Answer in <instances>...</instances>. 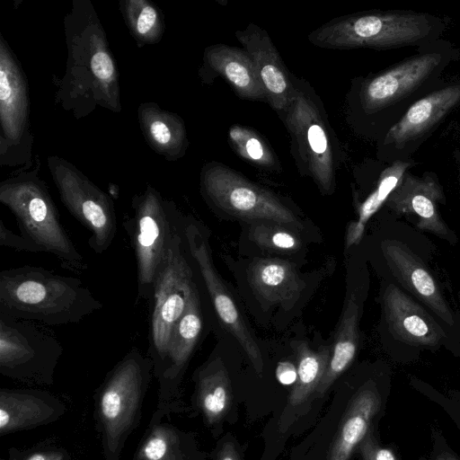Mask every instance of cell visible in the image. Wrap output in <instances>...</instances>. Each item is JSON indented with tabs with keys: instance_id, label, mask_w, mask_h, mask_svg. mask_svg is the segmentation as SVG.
<instances>
[{
	"instance_id": "cell-8",
	"label": "cell",
	"mask_w": 460,
	"mask_h": 460,
	"mask_svg": "<svg viewBox=\"0 0 460 460\" xmlns=\"http://www.w3.org/2000/svg\"><path fill=\"white\" fill-rule=\"evenodd\" d=\"M295 94L282 113L290 133L298 168L319 189L331 194L335 189L337 145L318 97L293 77Z\"/></svg>"
},
{
	"instance_id": "cell-13",
	"label": "cell",
	"mask_w": 460,
	"mask_h": 460,
	"mask_svg": "<svg viewBox=\"0 0 460 460\" xmlns=\"http://www.w3.org/2000/svg\"><path fill=\"white\" fill-rule=\"evenodd\" d=\"M180 233L186 255L198 270L217 317L242 346L258 374L263 369L262 356L234 298L219 278L211 259L208 235L200 225L180 217Z\"/></svg>"
},
{
	"instance_id": "cell-14",
	"label": "cell",
	"mask_w": 460,
	"mask_h": 460,
	"mask_svg": "<svg viewBox=\"0 0 460 460\" xmlns=\"http://www.w3.org/2000/svg\"><path fill=\"white\" fill-rule=\"evenodd\" d=\"M460 105V79L447 82L414 102L382 137L388 164L412 159L432 132Z\"/></svg>"
},
{
	"instance_id": "cell-19",
	"label": "cell",
	"mask_w": 460,
	"mask_h": 460,
	"mask_svg": "<svg viewBox=\"0 0 460 460\" xmlns=\"http://www.w3.org/2000/svg\"><path fill=\"white\" fill-rule=\"evenodd\" d=\"M200 75L204 81L222 76L242 99L267 102L255 64L244 49L218 43L205 49Z\"/></svg>"
},
{
	"instance_id": "cell-23",
	"label": "cell",
	"mask_w": 460,
	"mask_h": 460,
	"mask_svg": "<svg viewBox=\"0 0 460 460\" xmlns=\"http://www.w3.org/2000/svg\"><path fill=\"white\" fill-rule=\"evenodd\" d=\"M138 120L149 146L166 160L181 158L189 141L183 120L175 113L161 109L153 102H143L138 108Z\"/></svg>"
},
{
	"instance_id": "cell-31",
	"label": "cell",
	"mask_w": 460,
	"mask_h": 460,
	"mask_svg": "<svg viewBox=\"0 0 460 460\" xmlns=\"http://www.w3.org/2000/svg\"><path fill=\"white\" fill-rule=\"evenodd\" d=\"M411 159L396 161L385 168L377 184L370 195L358 208V222L366 226L369 218L385 203L390 194L396 189L404 173L415 166Z\"/></svg>"
},
{
	"instance_id": "cell-5",
	"label": "cell",
	"mask_w": 460,
	"mask_h": 460,
	"mask_svg": "<svg viewBox=\"0 0 460 460\" xmlns=\"http://www.w3.org/2000/svg\"><path fill=\"white\" fill-rule=\"evenodd\" d=\"M0 202L16 218L21 235L39 252L54 255L64 268L78 273L87 268L60 221L46 183L35 172L19 173L3 181Z\"/></svg>"
},
{
	"instance_id": "cell-29",
	"label": "cell",
	"mask_w": 460,
	"mask_h": 460,
	"mask_svg": "<svg viewBox=\"0 0 460 460\" xmlns=\"http://www.w3.org/2000/svg\"><path fill=\"white\" fill-rule=\"evenodd\" d=\"M119 9L135 40L141 44L160 41L164 32V22L160 10L146 0H123Z\"/></svg>"
},
{
	"instance_id": "cell-21",
	"label": "cell",
	"mask_w": 460,
	"mask_h": 460,
	"mask_svg": "<svg viewBox=\"0 0 460 460\" xmlns=\"http://www.w3.org/2000/svg\"><path fill=\"white\" fill-rule=\"evenodd\" d=\"M383 302L390 331L398 340L411 345L434 347L445 338L434 319L396 286H387Z\"/></svg>"
},
{
	"instance_id": "cell-28",
	"label": "cell",
	"mask_w": 460,
	"mask_h": 460,
	"mask_svg": "<svg viewBox=\"0 0 460 460\" xmlns=\"http://www.w3.org/2000/svg\"><path fill=\"white\" fill-rule=\"evenodd\" d=\"M47 394L38 391L2 390L0 408V429L11 431L18 428L37 425L50 420L52 413L44 412L43 406L49 405L41 399Z\"/></svg>"
},
{
	"instance_id": "cell-11",
	"label": "cell",
	"mask_w": 460,
	"mask_h": 460,
	"mask_svg": "<svg viewBox=\"0 0 460 460\" xmlns=\"http://www.w3.org/2000/svg\"><path fill=\"white\" fill-rule=\"evenodd\" d=\"M200 186L205 198L227 214L301 227L300 219L276 195L221 163L204 165Z\"/></svg>"
},
{
	"instance_id": "cell-27",
	"label": "cell",
	"mask_w": 460,
	"mask_h": 460,
	"mask_svg": "<svg viewBox=\"0 0 460 460\" xmlns=\"http://www.w3.org/2000/svg\"><path fill=\"white\" fill-rule=\"evenodd\" d=\"M197 403L206 421L212 425L226 414L232 400L226 368L218 358L203 366L196 374Z\"/></svg>"
},
{
	"instance_id": "cell-32",
	"label": "cell",
	"mask_w": 460,
	"mask_h": 460,
	"mask_svg": "<svg viewBox=\"0 0 460 460\" xmlns=\"http://www.w3.org/2000/svg\"><path fill=\"white\" fill-rule=\"evenodd\" d=\"M182 438L178 430L167 426L155 428L145 440L142 460H185Z\"/></svg>"
},
{
	"instance_id": "cell-22",
	"label": "cell",
	"mask_w": 460,
	"mask_h": 460,
	"mask_svg": "<svg viewBox=\"0 0 460 460\" xmlns=\"http://www.w3.org/2000/svg\"><path fill=\"white\" fill-rule=\"evenodd\" d=\"M297 378L277 422V438H284L296 420L316 396V390L331 358L329 347L311 349L305 342L296 348Z\"/></svg>"
},
{
	"instance_id": "cell-17",
	"label": "cell",
	"mask_w": 460,
	"mask_h": 460,
	"mask_svg": "<svg viewBox=\"0 0 460 460\" xmlns=\"http://www.w3.org/2000/svg\"><path fill=\"white\" fill-rule=\"evenodd\" d=\"M234 35L255 64L267 102L282 114L294 97L295 84L270 35L252 22Z\"/></svg>"
},
{
	"instance_id": "cell-40",
	"label": "cell",
	"mask_w": 460,
	"mask_h": 460,
	"mask_svg": "<svg viewBox=\"0 0 460 460\" xmlns=\"http://www.w3.org/2000/svg\"><path fill=\"white\" fill-rule=\"evenodd\" d=\"M436 460H457V459L451 454L445 452V453L438 455L437 456Z\"/></svg>"
},
{
	"instance_id": "cell-36",
	"label": "cell",
	"mask_w": 460,
	"mask_h": 460,
	"mask_svg": "<svg viewBox=\"0 0 460 460\" xmlns=\"http://www.w3.org/2000/svg\"><path fill=\"white\" fill-rule=\"evenodd\" d=\"M276 374L277 378L281 384L291 385L296 381L297 368L292 363L284 361L278 365Z\"/></svg>"
},
{
	"instance_id": "cell-26",
	"label": "cell",
	"mask_w": 460,
	"mask_h": 460,
	"mask_svg": "<svg viewBox=\"0 0 460 460\" xmlns=\"http://www.w3.org/2000/svg\"><path fill=\"white\" fill-rule=\"evenodd\" d=\"M358 344V305L351 295L347 299L340 323L332 353L326 370L316 390V396L323 395L333 382L349 367Z\"/></svg>"
},
{
	"instance_id": "cell-35",
	"label": "cell",
	"mask_w": 460,
	"mask_h": 460,
	"mask_svg": "<svg viewBox=\"0 0 460 460\" xmlns=\"http://www.w3.org/2000/svg\"><path fill=\"white\" fill-rule=\"evenodd\" d=\"M0 246L29 252H40L38 248L27 241L22 235H18L5 226L0 220Z\"/></svg>"
},
{
	"instance_id": "cell-10",
	"label": "cell",
	"mask_w": 460,
	"mask_h": 460,
	"mask_svg": "<svg viewBox=\"0 0 460 460\" xmlns=\"http://www.w3.org/2000/svg\"><path fill=\"white\" fill-rule=\"evenodd\" d=\"M64 352L58 338L40 323L0 313V372L37 384H51Z\"/></svg>"
},
{
	"instance_id": "cell-39",
	"label": "cell",
	"mask_w": 460,
	"mask_h": 460,
	"mask_svg": "<svg viewBox=\"0 0 460 460\" xmlns=\"http://www.w3.org/2000/svg\"><path fill=\"white\" fill-rule=\"evenodd\" d=\"M25 460H71L64 453L58 451H40L30 454Z\"/></svg>"
},
{
	"instance_id": "cell-16",
	"label": "cell",
	"mask_w": 460,
	"mask_h": 460,
	"mask_svg": "<svg viewBox=\"0 0 460 460\" xmlns=\"http://www.w3.org/2000/svg\"><path fill=\"white\" fill-rule=\"evenodd\" d=\"M445 201V196L438 177L432 172L416 176L406 172L390 194L385 205L397 214L411 216L417 219L418 228L454 242L455 234L443 221L438 204Z\"/></svg>"
},
{
	"instance_id": "cell-30",
	"label": "cell",
	"mask_w": 460,
	"mask_h": 460,
	"mask_svg": "<svg viewBox=\"0 0 460 460\" xmlns=\"http://www.w3.org/2000/svg\"><path fill=\"white\" fill-rule=\"evenodd\" d=\"M228 140L234 151L251 164L269 171L280 169L273 150L254 129L233 125L228 130Z\"/></svg>"
},
{
	"instance_id": "cell-7",
	"label": "cell",
	"mask_w": 460,
	"mask_h": 460,
	"mask_svg": "<svg viewBox=\"0 0 460 460\" xmlns=\"http://www.w3.org/2000/svg\"><path fill=\"white\" fill-rule=\"evenodd\" d=\"M131 208L133 215L123 226L136 258L137 302L151 301L180 215L174 205L150 185L132 198Z\"/></svg>"
},
{
	"instance_id": "cell-3",
	"label": "cell",
	"mask_w": 460,
	"mask_h": 460,
	"mask_svg": "<svg viewBox=\"0 0 460 460\" xmlns=\"http://www.w3.org/2000/svg\"><path fill=\"white\" fill-rule=\"evenodd\" d=\"M459 59L460 49L444 39L418 48L415 54L361 82V111L382 116L386 134L414 102L447 83L443 73Z\"/></svg>"
},
{
	"instance_id": "cell-38",
	"label": "cell",
	"mask_w": 460,
	"mask_h": 460,
	"mask_svg": "<svg viewBox=\"0 0 460 460\" xmlns=\"http://www.w3.org/2000/svg\"><path fill=\"white\" fill-rule=\"evenodd\" d=\"M216 460H241L240 455L234 442L225 441L219 447Z\"/></svg>"
},
{
	"instance_id": "cell-2",
	"label": "cell",
	"mask_w": 460,
	"mask_h": 460,
	"mask_svg": "<svg viewBox=\"0 0 460 460\" xmlns=\"http://www.w3.org/2000/svg\"><path fill=\"white\" fill-rule=\"evenodd\" d=\"M102 307L80 279L24 265L0 272V313L40 324L76 323Z\"/></svg>"
},
{
	"instance_id": "cell-34",
	"label": "cell",
	"mask_w": 460,
	"mask_h": 460,
	"mask_svg": "<svg viewBox=\"0 0 460 460\" xmlns=\"http://www.w3.org/2000/svg\"><path fill=\"white\" fill-rule=\"evenodd\" d=\"M358 447L363 460H397L393 451L379 446L369 431Z\"/></svg>"
},
{
	"instance_id": "cell-25",
	"label": "cell",
	"mask_w": 460,
	"mask_h": 460,
	"mask_svg": "<svg viewBox=\"0 0 460 460\" xmlns=\"http://www.w3.org/2000/svg\"><path fill=\"white\" fill-rule=\"evenodd\" d=\"M248 278L256 294L270 304L289 303L304 288L295 266L281 259H255L249 267Z\"/></svg>"
},
{
	"instance_id": "cell-1",
	"label": "cell",
	"mask_w": 460,
	"mask_h": 460,
	"mask_svg": "<svg viewBox=\"0 0 460 460\" xmlns=\"http://www.w3.org/2000/svg\"><path fill=\"white\" fill-rule=\"evenodd\" d=\"M67 60L56 101L77 119L98 106L121 111L119 73L97 13L88 0H75L66 14Z\"/></svg>"
},
{
	"instance_id": "cell-12",
	"label": "cell",
	"mask_w": 460,
	"mask_h": 460,
	"mask_svg": "<svg viewBox=\"0 0 460 460\" xmlns=\"http://www.w3.org/2000/svg\"><path fill=\"white\" fill-rule=\"evenodd\" d=\"M48 164L62 203L89 231L90 248L96 254L103 253L117 234L112 199L66 160L51 155Z\"/></svg>"
},
{
	"instance_id": "cell-37",
	"label": "cell",
	"mask_w": 460,
	"mask_h": 460,
	"mask_svg": "<svg viewBox=\"0 0 460 460\" xmlns=\"http://www.w3.org/2000/svg\"><path fill=\"white\" fill-rule=\"evenodd\" d=\"M365 226L358 221H350L346 232V248H349L354 244H358L364 234Z\"/></svg>"
},
{
	"instance_id": "cell-18",
	"label": "cell",
	"mask_w": 460,
	"mask_h": 460,
	"mask_svg": "<svg viewBox=\"0 0 460 460\" xmlns=\"http://www.w3.org/2000/svg\"><path fill=\"white\" fill-rule=\"evenodd\" d=\"M202 311L199 289L194 286L186 310L175 325L164 356L154 370L164 398L176 389L200 338Z\"/></svg>"
},
{
	"instance_id": "cell-24",
	"label": "cell",
	"mask_w": 460,
	"mask_h": 460,
	"mask_svg": "<svg viewBox=\"0 0 460 460\" xmlns=\"http://www.w3.org/2000/svg\"><path fill=\"white\" fill-rule=\"evenodd\" d=\"M380 404L379 394L373 387H364L353 396L331 444L328 460L350 459L369 431L370 422Z\"/></svg>"
},
{
	"instance_id": "cell-20",
	"label": "cell",
	"mask_w": 460,
	"mask_h": 460,
	"mask_svg": "<svg viewBox=\"0 0 460 460\" xmlns=\"http://www.w3.org/2000/svg\"><path fill=\"white\" fill-rule=\"evenodd\" d=\"M382 252L396 279L445 323L453 325L452 313L437 281L408 246L396 240H385Z\"/></svg>"
},
{
	"instance_id": "cell-9",
	"label": "cell",
	"mask_w": 460,
	"mask_h": 460,
	"mask_svg": "<svg viewBox=\"0 0 460 460\" xmlns=\"http://www.w3.org/2000/svg\"><path fill=\"white\" fill-rule=\"evenodd\" d=\"M179 221L151 299L147 355L154 363V370L164 356L173 329L183 315L196 285L194 270L183 247Z\"/></svg>"
},
{
	"instance_id": "cell-6",
	"label": "cell",
	"mask_w": 460,
	"mask_h": 460,
	"mask_svg": "<svg viewBox=\"0 0 460 460\" xmlns=\"http://www.w3.org/2000/svg\"><path fill=\"white\" fill-rule=\"evenodd\" d=\"M153 373L151 358L132 348L107 374L99 389L98 423L110 460H117L124 440L137 423Z\"/></svg>"
},
{
	"instance_id": "cell-4",
	"label": "cell",
	"mask_w": 460,
	"mask_h": 460,
	"mask_svg": "<svg viewBox=\"0 0 460 460\" xmlns=\"http://www.w3.org/2000/svg\"><path fill=\"white\" fill-rule=\"evenodd\" d=\"M447 20L411 10L360 12L325 22L308 35L322 49L390 50L427 45L442 39Z\"/></svg>"
},
{
	"instance_id": "cell-15",
	"label": "cell",
	"mask_w": 460,
	"mask_h": 460,
	"mask_svg": "<svg viewBox=\"0 0 460 460\" xmlns=\"http://www.w3.org/2000/svg\"><path fill=\"white\" fill-rule=\"evenodd\" d=\"M29 117L27 78L10 46L0 35L1 158L18 146L29 147Z\"/></svg>"
},
{
	"instance_id": "cell-33",
	"label": "cell",
	"mask_w": 460,
	"mask_h": 460,
	"mask_svg": "<svg viewBox=\"0 0 460 460\" xmlns=\"http://www.w3.org/2000/svg\"><path fill=\"white\" fill-rule=\"evenodd\" d=\"M284 225L264 222L251 226L250 236L260 246L278 252H296L301 246L299 237L282 226Z\"/></svg>"
}]
</instances>
